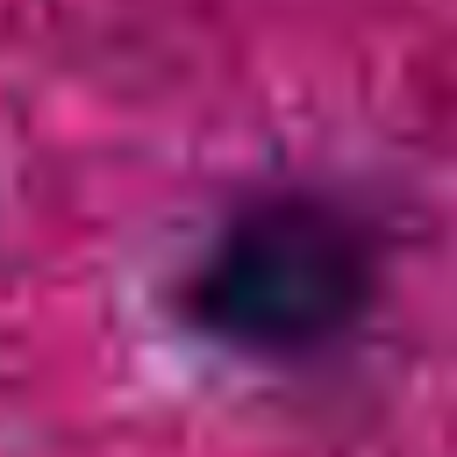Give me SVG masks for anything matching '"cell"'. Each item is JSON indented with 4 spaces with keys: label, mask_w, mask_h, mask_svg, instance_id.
I'll return each instance as SVG.
<instances>
[{
    "label": "cell",
    "mask_w": 457,
    "mask_h": 457,
    "mask_svg": "<svg viewBox=\"0 0 457 457\" xmlns=\"http://www.w3.org/2000/svg\"><path fill=\"white\" fill-rule=\"evenodd\" d=\"M386 293V243L328 193H257L179 271L171 307L193 336L250 364L343 350Z\"/></svg>",
    "instance_id": "cell-1"
}]
</instances>
